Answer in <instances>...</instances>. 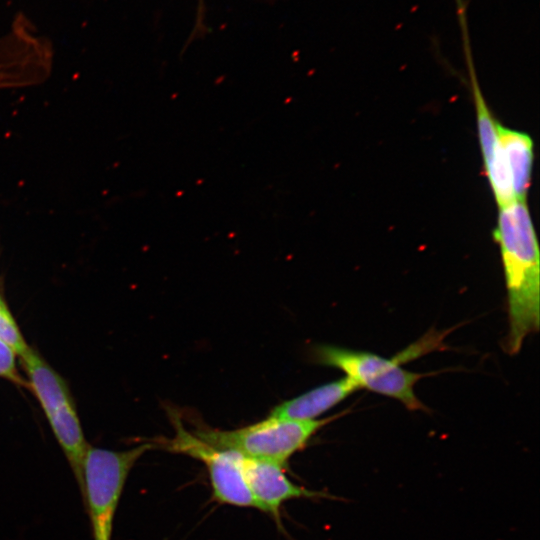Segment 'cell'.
Masks as SVG:
<instances>
[{
  "instance_id": "6da1fadb",
  "label": "cell",
  "mask_w": 540,
  "mask_h": 540,
  "mask_svg": "<svg viewBox=\"0 0 540 540\" xmlns=\"http://www.w3.org/2000/svg\"><path fill=\"white\" fill-rule=\"evenodd\" d=\"M493 236L500 248L507 289L509 330L504 348L515 355L540 325L539 245L526 200L499 207Z\"/></svg>"
},
{
  "instance_id": "7a4b0ae2",
  "label": "cell",
  "mask_w": 540,
  "mask_h": 540,
  "mask_svg": "<svg viewBox=\"0 0 540 540\" xmlns=\"http://www.w3.org/2000/svg\"><path fill=\"white\" fill-rule=\"evenodd\" d=\"M342 415L314 420H293L269 415L259 422L234 430L198 427L193 433L219 449L285 465L291 456L307 446L319 430Z\"/></svg>"
},
{
  "instance_id": "3957f363",
  "label": "cell",
  "mask_w": 540,
  "mask_h": 540,
  "mask_svg": "<svg viewBox=\"0 0 540 540\" xmlns=\"http://www.w3.org/2000/svg\"><path fill=\"white\" fill-rule=\"evenodd\" d=\"M420 346L406 348L401 354L386 358L371 352L335 345H319L313 356L318 364L341 370L359 388L396 399L408 410H427L418 399L414 387L427 374L408 371L401 367L407 358L421 350Z\"/></svg>"
},
{
  "instance_id": "277c9868",
  "label": "cell",
  "mask_w": 540,
  "mask_h": 540,
  "mask_svg": "<svg viewBox=\"0 0 540 540\" xmlns=\"http://www.w3.org/2000/svg\"><path fill=\"white\" fill-rule=\"evenodd\" d=\"M28 388L47 421L82 489V465L87 443L67 382L32 348L20 356Z\"/></svg>"
},
{
  "instance_id": "5b68a950",
  "label": "cell",
  "mask_w": 540,
  "mask_h": 540,
  "mask_svg": "<svg viewBox=\"0 0 540 540\" xmlns=\"http://www.w3.org/2000/svg\"><path fill=\"white\" fill-rule=\"evenodd\" d=\"M156 443L123 451L88 446L82 465V495L94 540H111L113 518L126 479L137 460Z\"/></svg>"
},
{
  "instance_id": "8992f818",
  "label": "cell",
  "mask_w": 540,
  "mask_h": 540,
  "mask_svg": "<svg viewBox=\"0 0 540 540\" xmlns=\"http://www.w3.org/2000/svg\"><path fill=\"white\" fill-rule=\"evenodd\" d=\"M175 428L171 439L156 442L164 449L201 461L207 469L212 498L220 504L255 508L243 474V455L219 449L189 432L175 412H169Z\"/></svg>"
},
{
  "instance_id": "52a82bcc",
  "label": "cell",
  "mask_w": 540,
  "mask_h": 540,
  "mask_svg": "<svg viewBox=\"0 0 540 540\" xmlns=\"http://www.w3.org/2000/svg\"><path fill=\"white\" fill-rule=\"evenodd\" d=\"M284 467L272 461L243 456V474L255 508L271 515L279 525L284 503L300 498H332L325 492L295 484L287 477Z\"/></svg>"
},
{
  "instance_id": "ba28073f",
  "label": "cell",
  "mask_w": 540,
  "mask_h": 540,
  "mask_svg": "<svg viewBox=\"0 0 540 540\" xmlns=\"http://www.w3.org/2000/svg\"><path fill=\"white\" fill-rule=\"evenodd\" d=\"M357 389L355 383L344 376L280 403L271 410L270 415L293 420H314Z\"/></svg>"
},
{
  "instance_id": "9c48e42d",
  "label": "cell",
  "mask_w": 540,
  "mask_h": 540,
  "mask_svg": "<svg viewBox=\"0 0 540 540\" xmlns=\"http://www.w3.org/2000/svg\"><path fill=\"white\" fill-rule=\"evenodd\" d=\"M498 138L516 200H526L533 168V140L525 133L498 124Z\"/></svg>"
},
{
  "instance_id": "30bf717a",
  "label": "cell",
  "mask_w": 540,
  "mask_h": 540,
  "mask_svg": "<svg viewBox=\"0 0 540 540\" xmlns=\"http://www.w3.org/2000/svg\"><path fill=\"white\" fill-rule=\"evenodd\" d=\"M0 340L7 344L18 356L25 354L30 348L9 310L5 301L0 297Z\"/></svg>"
},
{
  "instance_id": "8fae6325",
  "label": "cell",
  "mask_w": 540,
  "mask_h": 540,
  "mask_svg": "<svg viewBox=\"0 0 540 540\" xmlns=\"http://www.w3.org/2000/svg\"><path fill=\"white\" fill-rule=\"evenodd\" d=\"M17 356L12 348L0 340V378L28 387L27 381L21 377L18 371Z\"/></svg>"
},
{
  "instance_id": "7c38bea8",
  "label": "cell",
  "mask_w": 540,
  "mask_h": 540,
  "mask_svg": "<svg viewBox=\"0 0 540 540\" xmlns=\"http://www.w3.org/2000/svg\"><path fill=\"white\" fill-rule=\"evenodd\" d=\"M204 15H205V4L204 0H197V17H196V25H195V33L203 32L205 29L204 24Z\"/></svg>"
}]
</instances>
